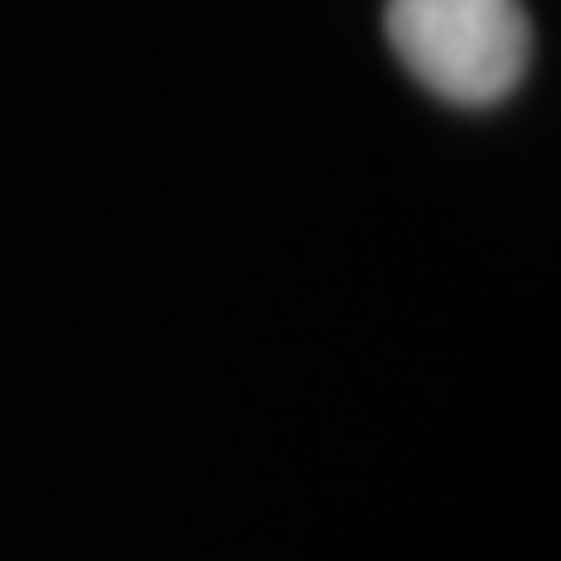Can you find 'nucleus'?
Instances as JSON below:
<instances>
[{
	"mask_svg": "<svg viewBox=\"0 0 561 561\" xmlns=\"http://www.w3.org/2000/svg\"><path fill=\"white\" fill-rule=\"evenodd\" d=\"M385 30L396 58L447 104H499L533 58L522 0H390Z\"/></svg>",
	"mask_w": 561,
	"mask_h": 561,
	"instance_id": "1",
	"label": "nucleus"
}]
</instances>
